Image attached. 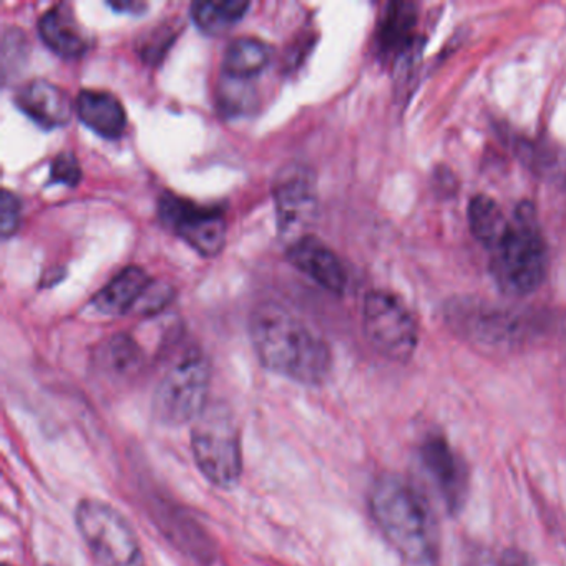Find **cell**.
<instances>
[{
	"mask_svg": "<svg viewBox=\"0 0 566 566\" xmlns=\"http://www.w3.org/2000/svg\"><path fill=\"white\" fill-rule=\"evenodd\" d=\"M251 343L264 367L306 386H319L331 373L329 347L281 304L261 303L250 319Z\"/></svg>",
	"mask_w": 566,
	"mask_h": 566,
	"instance_id": "1",
	"label": "cell"
},
{
	"mask_svg": "<svg viewBox=\"0 0 566 566\" xmlns=\"http://www.w3.org/2000/svg\"><path fill=\"white\" fill-rule=\"evenodd\" d=\"M370 515L390 545L412 563H426L436 552L432 516L412 483L402 476H379L369 495Z\"/></svg>",
	"mask_w": 566,
	"mask_h": 566,
	"instance_id": "2",
	"label": "cell"
},
{
	"mask_svg": "<svg viewBox=\"0 0 566 566\" xmlns=\"http://www.w3.org/2000/svg\"><path fill=\"white\" fill-rule=\"evenodd\" d=\"M492 254L496 284L509 294H530L545 280L548 254L532 205L522 203L513 213L505 238Z\"/></svg>",
	"mask_w": 566,
	"mask_h": 566,
	"instance_id": "3",
	"label": "cell"
},
{
	"mask_svg": "<svg viewBox=\"0 0 566 566\" xmlns=\"http://www.w3.org/2000/svg\"><path fill=\"white\" fill-rule=\"evenodd\" d=\"M195 462L218 489H233L243 475V450L237 419L227 406H208L191 430Z\"/></svg>",
	"mask_w": 566,
	"mask_h": 566,
	"instance_id": "4",
	"label": "cell"
},
{
	"mask_svg": "<svg viewBox=\"0 0 566 566\" xmlns=\"http://www.w3.org/2000/svg\"><path fill=\"white\" fill-rule=\"evenodd\" d=\"M211 367L198 347L181 353L168 366L154 394V416L168 427L195 422L207 410Z\"/></svg>",
	"mask_w": 566,
	"mask_h": 566,
	"instance_id": "5",
	"label": "cell"
},
{
	"mask_svg": "<svg viewBox=\"0 0 566 566\" xmlns=\"http://www.w3.org/2000/svg\"><path fill=\"white\" fill-rule=\"evenodd\" d=\"M75 522L85 545L102 566H147L134 528L111 503L82 500Z\"/></svg>",
	"mask_w": 566,
	"mask_h": 566,
	"instance_id": "6",
	"label": "cell"
},
{
	"mask_svg": "<svg viewBox=\"0 0 566 566\" xmlns=\"http://www.w3.org/2000/svg\"><path fill=\"white\" fill-rule=\"evenodd\" d=\"M364 333L369 343L390 360L410 359L419 343L416 317L396 294L370 291L364 300Z\"/></svg>",
	"mask_w": 566,
	"mask_h": 566,
	"instance_id": "7",
	"label": "cell"
},
{
	"mask_svg": "<svg viewBox=\"0 0 566 566\" xmlns=\"http://www.w3.org/2000/svg\"><path fill=\"white\" fill-rule=\"evenodd\" d=\"M273 195L277 231L287 241V247L311 234V227L317 217V191L313 171L297 161L284 165L274 180Z\"/></svg>",
	"mask_w": 566,
	"mask_h": 566,
	"instance_id": "8",
	"label": "cell"
},
{
	"mask_svg": "<svg viewBox=\"0 0 566 566\" xmlns=\"http://www.w3.org/2000/svg\"><path fill=\"white\" fill-rule=\"evenodd\" d=\"M161 221L203 256H217L227 241V221L214 207L193 203L174 193L158 201Z\"/></svg>",
	"mask_w": 566,
	"mask_h": 566,
	"instance_id": "9",
	"label": "cell"
},
{
	"mask_svg": "<svg viewBox=\"0 0 566 566\" xmlns=\"http://www.w3.org/2000/svg\"><path fill=\"white\" fill-rule=\"evenodd\" d=\"M449 319L467 339L490 349L516 346L528 334L522 317L486 304L457 303L450 307Z\"/></svg>",
	"mask_w": 566,
	"mask_h": 566,
	"instance_id": "10",
	"label": "cell"
},
{
	"mask_svg": "<svg viewBox=\"0 0 566 566\" xmlns=\"http://www.w3.org/2000/svg\"><path fill=\"white\" fill-rule=\"evenodd\" d=\"M419 452L420 460L449 512H460L469 492V476L449 440L440 433H429Z\"/></svg>",
	"mask_w": 566,
	"mask_h": 566,
	"instance_id": "11",
	"label": "cell"
},
{
	"mask_svg": "<svg viewBox=\"0 0 566 566\" xmlns=\"http://www.w3.org/2000/svg\"><path fill=\"white\" fill-rule=\"evenodd\" d=\"M287 258L301 273L329 293L340 294L346 290L347 273L339 256L314 234H306L291 243Z\"/></svg>",
	"mask_w": 566,
	"mask_h": 566,
	"instance_id": "12",
	"label": "cell"
},
{
	"mask_svg": "<svg viewBox=\"0 0 566 566\" xmlns=\"http://www.w3.org/2000/svg\"><path fill=\"white\" fill-rule=\"evenodd\" d=\"M15 102L22 112L45 128L67 124L72 108L75 107L64 88L44 78H34L22 85L15 95Z\"/></svg>",
	"mask_w": 566,
	"mask_h": 566,
	"instance_id": "13",
	"label": "cell"
},
{
	"mask_svg": "<svg viewBox=\"0 0 566 566\" xmlns=\"http://www.w3.org/2000/svg\"><path fill=\"white\" fill-rule=\"evenodd\" d=\"M38 25L45 45L62 57H81L88 49L87 34L75 18L72 6H52L39 19Z\"/></svg>",
	"mask_w": 566,
	"mask_h": 566,
	"instance_id": "14",
	"label": "cell"
},
{
	"mask_svg": "<svg viewBox=\"0 0 566 566\" xmlns=\"http://www.w3.org/2000/svg\"><path fill=\"white\" fill-rule=\"evenodd\" d=\"M78 118L95 134L118 138L127 127L124 105L112 92L84 88L75 101Z\"/></svg>",
	"mask_w": 566,
	"mask_h": 566,
	"instance_id": "15",
	"label": "cell"
},
{
	"mask_svg": "<svg viewBox=\"0 0 566 566\" xmlns=\"http://www.w3.org/2000/svg\"><path fill=\"white\" fill-rule=\"evenodd\" d=\"M150 283V277L142 268H124L95 294L92 303L102 314L120 316L137 306L138 300Z\"/></svg>",
	"mask_w": 566,
	"mask_h": 566,
	"instance_id": "16",
	"label": "cell"
},
{
	"mask_svg": "<svg viewBox=\"0 0 566 566\" xmlns=\"http://www.w3.org/2000/svg\"><path fill=\"white\" fill-rule=\"evenodd\" d=\"M417 21L419 14L416 6L410 2H390L377 31L380 54L390 59L407 54L416 41Z\"/></svg>",
	"mask_w": 566,
	"mask_h": 566,
	"instance_id": "17",
	"label": "cell"
},
{
	"mask_svg": "<svg viewBox=\"0 0 566 566\" xmlns=\"http://www.w3.org/2000/svg\"><path fill=\"white\" fill-rule=\"evenodd\" d=\"M470 230L489 251L495 250L510 230L512 218L503 213L500 205L486 195H476L469 205Z\"/></svg>",
	"mask_w": 566,
	"mask_h": 566,
	"instance_id": "18",
	"label": "cell"
},
{
	"mask_svg": "<svg viewBox=\"0 0 566 566\" xmlns=\"http://www.w3.org/2000/svg\"><path fill=\"white\" fill-rule=\"evenodd\" d=\"M98 364L111 379H134L144 366V354L130 337L120 334L104 344L98 353Z\"/></svg>",
	"mask_w": 566,
	"mask_h": 566,
	"instance_id": "19",
	"label": "cell"
},
{
	"mask_svg": "<svg viewBox=\"0 0 566 566\" xmlns=\"http://www.w3.org/2000/svg\"><path fill=\"white\" fill-rule=\"evenodd\" d=\"M271 59L268 44L256 38L234 39L224 51L223 67L227 75L250 78L266 67Z\"/></svg>",
	"mask_w": 566,
	"mask_h": 566,
	"instance_id": "20",
	"label": "cell"
},
{
	"mask_svg": "<svg viewBox=\"0 0 566 566\" xmlns=\"http://www.w3.org/2000/svg\"><path fill=\"white\" fill-rule=\"evenodd\" d=\"M248 8L247 0H198L191 6V18L201 31L217 35L240 21Z\"/></svg>",
	"mask_w": 566,
	"mask_h": 566,
	"instance_id": "21",
	"label": "cell"
},
{
	"mask_svg": "<svg viewBox=\"0 0 566 566\" xmlns=\"http://www.w3.org/2000/svg\"><path fill=\"white\" fill-rule=\"evenodd\" d=\"M22 205L18 195L4 188L0 193V237L8 240L21 224Z\"/></svg>",
	"mask_w": 566,
	"mask_h": 566,
	"instance_id": "22",
	"label": "cell"
},
{
	"mask_svg": "<svg viewBox=\"0 0 566 566\" xmlns=\"http://www.w3.org/2000/svg\"><path fill=\"white\" fill-rule=\"evenodd\" d=\"M82 178L81 165L72 151H62L52 158L51 164V184L67 185V187H77Z\"/></svg>",
	"mask_w": 566,
	"mask_h": 566,
	"instance_id": "23",
	"label": "cell"
},
{
	"mask_svg": "<svg viewBox=\"0 0 566 566\" xmlns=\"http://www.w3.org/2000/svg\"><path fill=\"white\" fill-rule=\"evenodd\" d=\"M175 34L174 28L171 25H158L154 32L147 35L142 42V57L145 59V62L148 64H158L164 57L165 52L170 48L171 42H174Z\"/></svg>",
	"mask_w": 566,
	"mask_h": 566,
	"instance_id": "24",
	"label": "cell"
},
{
	"mask_svg": "<svg viewBox=\"0 0 566 566\" xmlns=\"http://www.w3.org/2000/svg\"><path fill=\"white\" fill-rule=\"evenodd\" d=\"M170 297V287L165 286V284H154V281H151L150 286L145 290V293L138 300L137 306L142 313H155V311H160Z\"/></svg>",
	"mask_w": 566,
	"mask_h": 566,
	"instance_id": "25",
	"label": "cell"
},
{
	"mask_svg": "<svg viewBox=\"0 0 566 566\" xmlns=\"http://www.w3.org/2000/svg\"><path fill=\"white\" fill-rule=\"evenodd\" d=\"M499 566H532L530 565L528 558L526 555H523L518 549H506L502 555V559H500Z\"/></svg>",
	"mask_w": 566,
	"mask_h": 566,
	"instance_id": "26",
	"label": "cell"
},
{
	"mask_svg": "<svg viewBox=\"0 0 566 566\" xmlns=\"http://www.w3.org/2000/svg\"><path fill=\"white\" fill-rule=\"evenodd\" d=\"M111 6L115 9V11L128 12H140L147 8L144 2H125V0H120V2H111Z\"/></svg>",
	"mask_w": 566,
	"mask_h": 566,
	"instance_id": "27",
	"label": "cell"
},
{
	"mask_svg": "<svg viewBox=\"0 0 566 566\" xmlns=\"http://www.w3.org/2000/svg\"><path fill=\"white\" fill-rule=\"evenodd\" d=\"M4 566H11V565H4Z\"/></svg>",
	"mask_w": 566,
	"mask_h": 566,
	"instance_id": "28",
	"label": "cell"
}]
</instances>
